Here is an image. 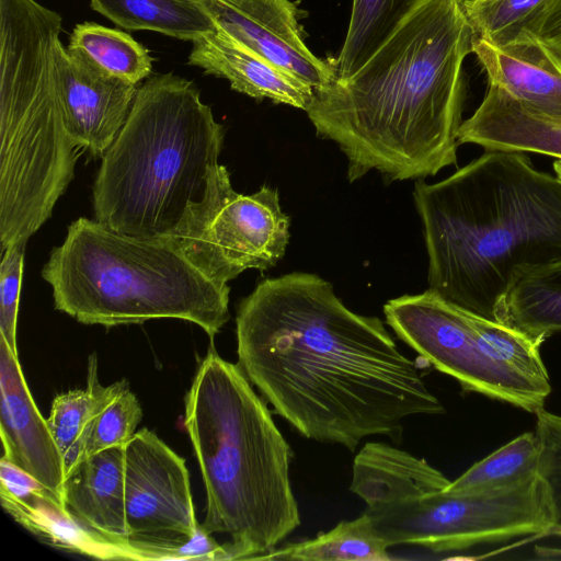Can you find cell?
I'll use <instances>...</instances> for the list:
<instances>
[{"mask_svg":"<svg viewBox=\"0 0 561 561\" xmlns=\"http://www.w3.org/2000/svg\"><path fill=\"white\" fill-rule=\"evenodd\" d=\"M236 333L239 366L305 438L355 451L374 435L398 442L411 416L445 412L383 322L350 310L318 275L259 283Z\"/></svg>","mask_w":561,"mask_h":561,"instance_id":"6da1fadb","label":"cell"},{"mask_svg":"<svg viewBox=\"0 0 561 561\" xmlns=\"http://www.w3.org/2000/svg\"><path fill=\"white\" fill-rule=\"evenodd\" d=\"M472 39L462 0H424L355 73L313 89L306 112L346 156L350 182L370 170L419 180L456 164Z\"/></svg>","mask_w":561,"mask_h":561,"instance_id":"7a4b0ae2","label":"cell"},{"mask_svg":"<svg viewBox=\"0 0 561 561\" xmlns=\"http://www.w3.org/2000/svg\"><path fill=\"white\" fill-rule=\"evenodd\" d=\"M413 197L430 289L467 310L494 320L517 279L561 261V180L523 152L485 150Z\"/></svg>","mask_w":561,"mask_h":561,"instance_id":"3957f363","label":"cell"},{"mask_svg":"<svg viewBox=\"0 0 561 561\" xmlns=\"http://www.w3.org/2000/svg\"><path fill=\"white\" fill-rule=\"evenodd\" d=\"M239 364L213 343L185 396L184 425L206 490L203 529L228 535V560H256L300 525L294 453Z\"/></svg>","mask_w":561,"mask_h":561,"instance_id":"277c9868","label":"cell"},{"mask_svg":"<svg viewBox=\"0 0 561 561\" xmlns=\"http://www.w3.org/2000/svg\"><path fill=\"white\" fill-rule=\"evenodd\" d=\"M224 137L193 81L172 72L150 77L102 157L92 191L95 220L134 237L168 234L204 196Z\"/></svg>","mask_w":561,"mask_h":561,"instance_id":"5b68a950","label":"cell"},{"mask_svg":"<svg viewBox=\"0 0 561 561\" xmlns=\"http://www.w3.org/2000/svg\"><path fill=\"white\" fill-rule=\"evenodd\" d=\"M61 15L36 0H0V242H26L75 174L56 53Z\"/></svg>","mask_w":561,"mask_h":561,"instance_id":"8992f818","label":"cell"},{"mask_svg":"<svg viewBox=\"0 0 561 561\" xmlns=\"http://www.w3.org/2000/svg\"><path fill=\"white\" fill-rule=\"evenodd\" d=\"M55 308L84 324L114 327L173 318L201 327L213 341L229 320L228 285L207 278L161 238L71 222L42 270Z\"/></svg>","mask_w":561,"mask_h":561,"instance_id":"52a82bcc","label":"cell"},{"mask_svg":"<svg viewBox=\"0 0 561 561\" xmlns=\"http://www.w3.org/2000/svg\"><path fill=\"white\" fill-rule=\"evenodd\" d=\"M396 335L436 370L477 392L530 413L551 392L540 344L496 320L455 305L432 289L383 306Z\"/></svg>","mask_w":561,"mask_h":561,"instance_id":"ba28073f","label":"cell"},{"mask_svg":"<svg viewBox=\"0 0 561 561\" xmlns=\"http://www.w3.org/2000/svg\"><path fill=\"white\" fill-rule=\"evenodd\" d=\"M160 238L207 278L228 285L243 271H265L284 256L289 217L280 209L277 190L263 186L239 194L227 168L217 163L202 199L190 203L176 227Z\"/></svg>","mask_w":561,"mask_h":561,"instance_id":"9c48e42d","label":"cell"},{"mask_svg":"<svg viewBox=\"0 0 561 561\" xmlns=\"http://www.w3.org/2000/svg\"><path fill=\"white\" fill-rule=\"evenodd\" d=\"M125 515L140 560H175L199 526L185 460L147 428L125 446Z\"/></svg>","mask_w":561,"mask_h":561,"instance_id":"30bf717a","label":"cell"},{"mask_svg":"<svg viewBox=\"0 0 561 561\" xmlns=\"http://www.w3.org/2000/svg\"><path fill=\"white\" fill-rule=\"evenodd\" d=\"M214 26L313 89L335 78L331 60L306 46L298 9L290 0H187Z\"/></svg>","mask_w":561,"mask_h":561,"instance_id":"8fae6325","label":"cell"},{"mask_svg":"<svg viewBox=\"0 0 561 561\" xmlns=\"http://www.w3.org/2000/svg\"><path fill=\"white\" fill-rule=\"evenodd\" d=\"M58 96L73 144L102 158L124 126L137 85L107 75L59 42L56 53Z\"/></svg>","mask_w":561,"mask_h":561,"instance_id":"7c38bea8","label":"cell"},{"mask_svg":"<svg viewBox=\"0 0 561 561\" xmlns=\"http://www.w3.org/2000/svg\"><path fill=\"white\" fill-rule=\"evenodd\" d=\"M1 458L24 470L62 500V455L23 376L19 357L0 335Z\"/></svg>","mask_w":561,"mask_h":561,"instance_id":"4fadbf2b","label":"cell"},{"mask_svg":"<svg viewBox=\"0 0 561 561\" xmlns=\"http://www.w3.org/2000/svg\"><path fill=\"white\" fill-rule=\"evenodd\" d=\"M1 505L14 520L51 545L103 560H139L129 548L84 527L64 502L31 474L0 460Z\"/></svg>","mask_w":561,"mask_h":561,"instance_id":"5bb4252c","label":"cell"},{"mask_svg":"<svg viewBox=\"0 0 561 561\" xmlns=\"http://www.w3.org/2000/svg\"><path fill=\"white\" fill-rule=\"evenodd\" d=\"M472 54L495 85L533 115L561 126V57L529 33L496 46L473 37Z\"/></svg>","mask_w":561,"mask_h":561,"instance_id":"9a60e30c","label":"cell"},{"mask_svg":"<svg viewBox=\"0 0 561 561\" xmlns=\"http://www.w3.org/2000/svg\"><path fill=\"white\" fill-rule=\"evenodd\" d=\"M188 64L229 81L251 98L307 111L313 88L271 64L216 27L192 42Z\"/></svg>","mask_w":561,"mask_h":561,"instance_id":"2e32d148","label":"cell"},{"mask_svg":"<svg viewBox=\"0 0 561 561\" xmlns=\"http://www.w3.org/2000/svg\"><path fill=\"white\" fill-rule=\"evenodd\" d=\"M62 502L88 529L119 546L128 545L125 515V446L80 460L65 477Z\"/></svg>","mask_w":561,"mask_h":561,"instance_id":"e0dca14e","label":"cell"},{"mask_svg":"<svg viewBox=\"0 0 561 561\" xmlns=\"http://www.w3.org/2000/svg\"><path fill=\"white\" fill-rule=\"evenodd\" d=\"M458 141L474 144L485 150L534 152L561 158V126L533 115L492 84H488L476 112L462 122Z\"/></svg>","mask_w":561,"mask_h":561,"instance_id":"ac0fdd59","label":"cell"},{"mask_svg":"<svg viewBox=\"0 0 561 561\" xmlns=\"http://www.w3.org/2000/svg\"><path fill=\"white\" fill-rule=\"evenodd\" d=\"M494 320L540 345L561 332V261L517 279L497 301Z\"/></svg>","mask_w":561,"mask_h":561,"instance_id":"d6986e66","label":"cell"},{"mask_svg":"<svg viewBox=\"0 0 561 561\" xmlns=\"http://www.w3.org/2000/svg\"><path fill=\"white\" fill-rule=\"evenodd\" d=\"M90 7L115 25L130 31H153L193 42L215 28L187 0H90Z\"/></svg>","mask_w":561,"mask_h":561,"instance_id":"ffe728a7","label":"cell"},{"mask_svg":"<svg viewBox=\"0 0 561 561\" xmlns=\"http://www.w3.org/2000/svg\"><path fill=\"white\" fill-rule=\"evenodd\" d=\"M388 545L363 513L317 537L275 548L261 560L388 561Z\"/></svg>","mask_w":561,"mask_h":561,"instance_id":"44dd1931","label":"cell"},{"mask_svg":"<svg viewBox=\"0 0 561 561\" xmlns=\"http://www.w3.org/2000/svg\"><path fill=\"white\" fill-rule=\"evenodd\" d=\"M424 0H353L345 41L332 59L335 78L355 73Z\"/></svg>","mask_w":561,"mask_h":561,"instance_id":"7402d4cb","label":"cell"},{"mask_svg":"<svg viewBox=\"0 0 561 561\" xmlns=\"http://www.w3.org/2000/svg\"><path fill=\"white\" fill-rule=\"evenodd\" d=\"M67 49L101 71L137 85L149 77L152 57L131 35L94 22L77 24Z\"/></svg>","mask_w":561,"mask_h":561,"instance_id":"603a6c76","label":"cell"},{"mask_svg":"<svg viewBox=\"0 0 561 561\" xmlns=\"http://www.w3.org/2000/svg\"><path fill=\"white\" fill-rule=\"evenodd\" d=\"M123 380L102 386L98 359L91 355L85 389L56 396L51 402L48 426L62 455L66 474L81 460L83 434L98 411L116 393Z\"/></svg>","mask_w":561,"mask_h":561,"instance_id":"cb8c5ba5","label":"cell"},{"mask_svg":"<svg viewBox=\"0 0 561 561\" xmlns=\"http://www.w3.org/2000/svg\"><path fill=\"white\" fill-rule=\"evenodd\" d=\"M539 443L534 432H526L472 465L447 485L453 493L511 488L538 476Z\"/></svg>","mask_w":561,"mask_h":561,"instance_id":"d4e9b609","label":"cell"},{"mask_svg":"<svg viewBox=\"0 0 561 561\" xmlns=\"http://www.w3.org/2000/svg\"><path fill=\"white\" fill-rule=\"evenodd\" d=\"M550 0H462L473 37L502 46L528 33Z\"/></svg>","mask_w":561,"mask_h":561,"instance_id":"484cf974","label":"cell"},{"mask_svg":"<svg viewBox=\"0 0 561 561\" xmlns=\"http://www.w3.org/2000/svg\"><path fill=\"white\" fill-rule=\"evenodd\" d=\"M141 417L140 403L123 380L116 393L90 421L82 438L81 460L106 448L126 446Z\"/></svg>","mask_w":561,"mask_h":561,"instance_id":"4316f807","label":"cell"},{"mask_svg":"<svg viewBox=\"0 0 561 561\" xmlns=\"http://www.w3.org/2000/svg\"><path fill=\"white\" fill-rule=\"evenodd\" d=\"M535 415V433L539 443L538 476L552 516L550 535L561 537V415L545 408Z\"/></svg>","mask_w":561,"mask_h":561,"instance_id":"83f0119b","label":"cell"},{"mask_svg":"<svg viewBox=\"0 0 561 561\" xmlns=\"http://www.w3.org/2000/svg\"><path fill=\"white\" fill-rule=\"evenodd\" d=\"M25 245L26 242H19L4 249L0 265V335L18 357L16 321Z\"/></svg>","mask_w":561,"mask_h":561,"instance_id":"f1b7e54d","label":"cell"},{"mask_svg":"<svg viewBox=\"0 0 561 561\" xmlns=\"http://www.w3.org/2000/svg\"><path fill=\"white\" fill-rule=\"evenodd\" d=\"M561 57V0H550L528 31Z\"/></svg>","mask_w":561,"mask_h":561,"instance_id":"f546056e","label":"cell"},{"mask_svg":"<svg viewBox=\"0 0 561 561\" xmlns=\"http://www.w3.org/2000/svg\"><path fill=\"white\" fill-rule=\"evenodd\" d=\"M536 553L541 558H561V548L536 547Z\"/></svg>","mask_w":561,"mask_h":561,"instance_id":"4dcf8cb0","label":"cell"},{"mask_svg":"<svg viewBox=\"0 0 561 561\" xmlns=\"http://www.w3.org/2000/svg\"><path fill=\"white\" fill-rule=\"evenodd\" d=\"M553 170L556 172V175L561 180V159L554 161Z\"/></svg>","mask_w":561,"mask_h":561,"instance_id":"1f68e13d","label":"cell"},{"mask_svg":"<svg viewBox=\"0 0 561 561\" xmlns=\"http://www.w3.org/2000/svg\"><path fill=\"white\" fill-rule=\"evenodd\" d=\"M559 159H561V158H559Z\"/></svg>","mask_w":561,"mask_h":561,"instance_id":"d6a6232c","label":"cell"}]
</instances>
